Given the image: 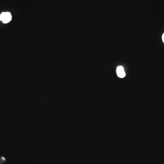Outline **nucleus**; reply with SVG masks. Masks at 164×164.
<instances>
[{"label": "nucleus", "mask_w": 164, "mask_h": 164, "mask_svg": "<svg viewBox=\"0 0 164 164\" xmlns=\"http://www.w3.org/2000/svg\"><path fill=\"white\" fill-rule=\"evenodd\" d=\"M12 17L10 12H3L0 15V21L4 23H7L11 21Z\"/></svg>", "instance_id": "1"}, {"label": "nucleus", "mask_w": 164, "mask_h": 164, "mask_svg": "<svg viewBox=\"0 0 164 164\" xmlns=\"http://www.w3.org/2000/svg\"><path fill=\"white\" fill-rule=\"evenodd\" d=\"M116 72L118 76L120 78H123L126 76V73L124 71V67L122 66H120L118 67L116 69Z\"/></svg>", "instance_id": "2"}, {"label": "nucleus", "mask_w": 164, "mask_h": 164, "mask_svg": "<svg viewBox=\"0 0 164 164\" xmlns=\"http://www.w3.org/2000/svg\"><path fill=\"white\" fill-rule=\"evenodd\" d=\"M162 40H163V43H164V33L162 35Z\"/></svg>", "instance_id": "3"}]
</instances>
